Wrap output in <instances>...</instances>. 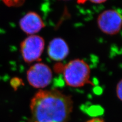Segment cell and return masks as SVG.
Listing matches in <instances>:
<instances>
[{
  "mask_svg": "<svg viewBox=\"0 0 122 122\" xmlns=\"http://www.w3.org/2000/svg\"><path fill=\"white\" fill-rule=\"evenodd\" d=\"M30 85L37 89H43L51 83L52 72L49 66L43 63H37L30 66L26 72Z\"/></svg>",
  "mask_w": 122,
  "mask_h": 122,
  "instance_id": "obj_4",
  "label": "cell"
},
{
  "mask_svg": "<svg viewBox=\"0 0 122 122\" xmlns=\"http://www.w3.org/2000/svg\"><path fill=\"white\" fill-rule=\"evenodd\" d=\"M5 5L9 7H18L24 4L25 0H1Z\"/></svg>",
  "mask_w": 122,
  "mask_h": 122,
  "instance_id": "obj_8",
  "label": "cell"
},
{
  "mask_svg": "<svg viewBox=\"0 0 122 122\" xmlns=\"http://www.w3.org/2000/svg\"><path fill=\"white\" fill-rule=\"evenodd\" d=\"M86 122H105V121L101 118H94Z\"/></svg>",
  "mask_w": 122,
  "mask_h": 122,
  "instance_id": "obj_13",
  "label": "cell"
},
{
  "mask_svg": "<svg viewBox=\"0 0 122 122\" xmlns=\"http://www.w3.org/2000/svg\"><path fill=\"white\" fill-rule=\"evenodd\" d=\"M122 80H120L119 82L117 83L116 88V93L117 98L120 99V101H122Z\"/></svg>",
  "mask_w": 122,
  "mask_h": 122,
  "instance_id": "obj_10",
  "label": "cell"
},
{
  "mask_svg": "<svg viewBox=\"0 0 122 122\" xmlns=\"http://www.w3.org/2000/svg\"><path fill=\"white\" fill-rule=\"evenodd\" d=\"M63 1H68V0H63Z\"/></svg>",
  "mask_w": 122,
  "mask_h": 122,
  "instance_id": "obj_14",
  "label": "cell"
},
{
  "mask_svg": "<svg viewBox=\"0 0 122 122\" xmlns=\"http://www.w3.org/2000/svg\"><path fill=\"white\" fill-rule=\"evenodd\" d=\"M103 112V110L100 107L94 106H92L89 109V113H90L89 114L91 116H97L98 114H101Z\"/></svg>",
  "mask_w": 122,
  "mask_h": 122,
  "instance_id": "obj_9",
  "label": "cell"
},
{
  "mask_svg": "<svg viewBox=\"0 0 122 122\" xmlns=\"http://www.w3.org/2000/svg\"><path fill=\"white\" fill-rule=\"evenodd\" d=\"M21 85L20 79L18 78H13L11 81V85L14 90H16Z\"/></svg>",
  "mask_w": 122,
  "mask_h": 122,
  "instance_id": "obj_11",
  "label": "cell"
},
{
  "mask_svg": "<svg viewBox=\"0 0 122 122\" xmlns=\"http://www.w3.org/2000/svg\"><path fill=\"white\" fill-rule=\"evenodd\" d=\"M97 24L103 33L109 35H116L121 29V14L116 10H106L99 14Z\"/></svg>",
  "mask_w": 122,
  "mask_h": 122,
  "instance_id": "obj_5",
  "label": "cell"
},
{
  "mask_svg": "<svg viewBox=\"0 0 122 122\" xmlns=\"http://www.w3.org/2000/svg\"><path fill=\"white\" fill-rule=\"evenodd\" d=\"M45 46L43 38L37 35H30L20 43V53L25 62L32 63L40 60Z\"/></svg>",
  "mask_w": 122,
  "mask_h": 122,
  "instance_id": "obj_3",
  "label": "cell"
},
{
  "mask_svg": "<svg viewBox=\"0 0 122 122\" xmlns=\"http://www.w3.org/2000/svg\"><path fill=\"white\" fill-rule=\"evenodd\" d=\"M62 71L67 86L80 87L86 84L94 85L90 81L91 69L85 61L74 59L63 67Z\"/></svg>",
  "mask_w": 122,
  "mask_h": 122,
  "instance_id": "obj_2",
  "label": "cell"
},
{
  "mask_svg": "<svg viewBox=\"0 0 122 122\" xmlns=\"http://www.w3.org/2000/svg\"><path fill=\"white\" fill-rule=\"evenodd\" d=\"M19 25L22 31L29 36L36 35L45 26L42 19L35 12L25 14L20 20Z\"/></svg>",
  "mask_w": 122,
  "mask_h": 122,
  "instance_id": "obj_6",
  "label": "cell"
},
{
  "mask_svg": "<svg viewBox=\"0 0 122 122\" xmlns=\"http://www.w3.org/2000/svg\"><path fill=\"white\" fill-rule=\"evenodd\" d=\"M30 109L32 122H67L73 101L56 89L41 90L32 99Z\"/></svg>",
  "mask_w": 122,
  "mask_h": 122,
  "instance_id": "obj_1",
  "label": "cell"
},
{
  "mask_svg": "<svg viewBox=\"0 0 122 122\" xmlns=\"http://www.w3.org/2000/svg\"><path fill=\"white\" fill-rule=\"evenodd\" d=\"M107 0H77V3L79 4H83L87 1H90L95 4H101L105 2Z\"/></svg>",
  "mask_w": 122,
  "mask_h": 122,
  "instance_id": "obj_12",
  "label": "cell"
},
{
  "mask_svg": "<svg viewBox=\"0 0 122 122\" xmlns=\"http://www.w3.org/2000/svg\"><path fill=\"white\" fill-rule=\"evenodd\" d=\"M69 48L66 42L62 38H55L49 42L47 53L49 58L55 61H63L68 56Z\"/></svg>",
  "mask_w": 122,
  "mask_h": 122,
  "instance_id": "obj_7",
  "label": "cell"
}]
</instances>
